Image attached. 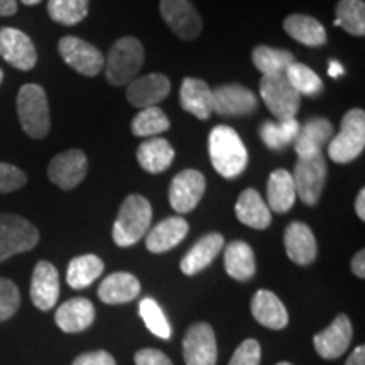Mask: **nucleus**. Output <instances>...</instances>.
Instances as JSON below:
<instances>
[{"mask_svg":"<svg viewBox=\"0 0 365 365\" xmlns=\"http://www.w3.org/2000/svg\"><path fill=\"white\" fill-rule=\"evenodd\" d=\"M208 154L218 175L234 180L245 171L249 153L237 130L228 125H217L208 135Z\"/></svg>","mask_w":365,"mask_h":365,"instance_id":"f257e3e1","label":"nucleus"},{"mask_svg":"<svg viewBox=\"0 0 365 365\" xmlns=\"http://www.w3.org/2000/svg\"><path fill=\"white\" fill-rule=\"evenodd\" d=\"M153 220V207L144 196L129 195L122 203L120 212L113 223L112 237L118 247H129L148 234Z\"/></svg>","mask_w":365,"mask_h":365,"instance_id":"f03ea898","label":"nucleus"},{"mask_svg":"<svg viewBox=\"0 0 365 365\" xmlns=\"http://www.w3.org/2000/svg\"><path fill=\"white\" fill-rule=\"evenodd\" d=\"M17 115L22 129L33 139H44L51 129L46 91L39 85L27 83L17 93Z\"/></svg>","mask_w":365,"mask_h":365,"instance_id":"7ed1b4c3","label":"nucleus"},{"mask_svg":"<svg viewBox=\"0 0 365 365\" xmlns=\"http://www.w3.org/2000/svg\"><path fill=\"white\" fill-rule=\"evenodd\" d=\"M144 65V48L139 39L127 38L118 39L108 51L105 63V76L113 86L129 85L139 75Z\"/></svg>","mask_w":365,"mask_h":365,"instance_id":"20e7f679","label":"nucleus"},{"mask_svg":"<svg viewBox=\"0 0 365 365\" xmlns=\"http://www.w3.org/2000/svg\"><path fill=\"white\" fill-rule=\"evenodd\" d=\"M365 148V112L352 108L341 118L340 132L328 143V156L333 163L346 164L357 159Z\"/></svg>","mask_w":365,"mask_h":365,"instance_id":"39448f33","label":"nucleus"},{"mask_svg":"<svg viewBox=\"0 0 365 365\" xmlns=\"http://www.w3.org/2000/svg\"><path fill=\"white\" fill-rule=\"evenodd\" d=\"M38 242L39 232L29 220L12 213H0V262L34 249Z\"/></svg>","mask_w":365,"mask_h":365,"instance_id":"423d86ee","label":"nucleus"},{"mask_svg":"<svg viewBox=\"0 0 365 365\" xmlns=\"http://www.w3.org/2000/svg\"><path fill=\"white\" fill-rule=\"evenodd\" d=\"M327 159L323 154H317L313 158L298 159L294 171L291 173L294 181L296 196L308 207H314L319 202L327 182Z\"/></svg>","mask_w":365,"mask_h":365,"instance_id":"0eeeda50","label":"nucleus"},{"mask_svg":"<svg viewBox=\"0 0 365 365\" xmlns=\"http://www.w3.org/2000/svg\"><path fill=\"white\" fill-rule=\"evenodd\" d=\"M259 90L269 112L277 117V120L296 117L301 107V95L289 85L284 75L262 76Z\"/></svg>","mask_w":365,"mask_h":365,"instance_id":"6e6552de","label":"nucleus"},{"mask_svg":"<svg viewBox=\"0 0 365 365\" xmlns=\"http://www.w3.org/2000/svg\"><path fill=\"white\" fill-rule=\"evenodd\" d=\"M59 54L65 59V63L75 71L83 76H97L105 65L103 54L100 49L86 41L75 38V36H66L59 41L58 44Z\"/></svg>","mask_w":365,"mask_h":365,"instance_id":"1a4fd4ad","label":"nucleus"},{"mask_svg":"<svg viewBox=\"0 0 365 365\" xmlns=\"http://www.w3.org/2000/svg\"><path fill=\"white\" fill-rule=\"evenodd\" d=\"M159 11L164 22L182 41H193L202 33V17L190 0H161Z\"/></svg>","mask_w":365,"mask_h":365,"instance_id":"9d476101","label":"nucleus"},{"mask_svg":"<svg viewBox=\"0 0 365 365\" xmlns=\"http://www.w3.org/2000/svg\"><path fill=\"white\" fill-rule=\"evenodd\" d=\"M217 355L218 349L213 328L203 322L191 325L182 340V357L186 365H215Z\"/></svg>","mask_w":365,"mask_h":365,"instance_id":"9b49d317","label":"nucleus"},{"mask_svg":"<svg viewBox=\"0 0 365 365\" xmlns=\"http://www.w3.org/2000/svg\"><path fill=\"white\" fill-rule=\"evenodd\" d=\"M207 180L200 171L185 170L173 178L170 203L178 213H190L202 202Z\"/></svg>","mask_w":365,"mask_h":365,"instance_id":"f8f14e48","label":"nucleus"},{"mask_svg":"<svg viewBox=\"0 0 365 365\" xmlns=\"http://www.w3.org/2000/svg\"><path fill=\"white\" fill-rule=\"evenodd\" d=\"M88 171V159L80 149H70L51 159L48 176L58 188L70 191L85 180Z\"/></svg>","mask_w":365,"mask_h":365,"instance_id":"ddd939ff","label":"nucleus"},{"mask_svg":"<svg viewBox=\"0 0 365 365\" xmlns=\"http://www.w3.org/2000/svg\"><path fill=\"white\" fill-rule=\"evenodd\" d=\"M0 56L9 65L21 71H29L36 66L38 53L29 36L14 27L0 29Z\"/></svg>","mask_w":365,"mask_h":365,"instance_id":"4468645a","label":"nucleus"},{"mask_svg":"<svg viewBox=\"0 0 365 365\" xmlns=\"http://www.w3.org/2000/svg\"><path fill=\"white\" fill-rule=\"evenodd\" d=\"M171 81L161 73H149V75L134 78L127 86L125 97L135 108L158 107L159 102L170 95Z\"/></svg>","mask_w":365,"mask_h":365,"instance_id":"2eb2a0df","label":"nucleus"},{"mask_svg":"<svg viewBox=\"0 0 365 365\" xmlns=\"http://www.w3.org/2000/svg\"><path fill=\"white\" fill-rule=\"evenodd\" d=\"M213 91V112L222 117H242L257 108V98L239 83L217 86Z\"/></svg>","mask_w":365,"mask_h":365,"instance_id":"dca6fc26","label":"nucleus"},{"mask_svg":"<svg viewBox=\"0 0 365 365\" xmlns=\"http://www.w3.org/2000/svg\"><path fill=\"white\" fill-rule=\"evenodd\" d=\"M352 336L354 328L349 317H346V314H339V317L333 319L331 325L328 327L327 330L319 331L313 336L314 350H317L322 359H339L340 355H344L345 350L349 349Z\"/></svg>","mask_w":365,"mask_h":365,"instance_id":"f3484780","label":"nucleus"},{"mask_svg":"<svg viewBox=\"0 0 365 365\" xmlns=\"http://www.w3.org/2000/svg\"><path fill=\"white\" fill-rule=\"evenodd\" d=\"M29 293L33 304L41 312H49L56 307L59 298V274L51 262L39 261L36 264Z\"/></svg>","mask_w":365,"mask_h":365,"instance_id":"a211bd4d","label":"nucleus"},{"mask_svg":"<svg viewBox=\"0 0 365 365\" xmlns=\"http://www.w3.org/2000/svg\"><path fill=\"white\" fill-rule=\"evenodd\" d=\"M284 247L287 257L298 266H309L318 254L317 239L307 223L293 222L284 232Z\"/></svg>","mask_w":365,"mask_h":365,"instance_id":"6ab92c4d","label":"nucleus"},{"mask_svg":"<svg viewBox=\"0 0 365 365\" xmlns=\"http://www.w3.org/2000/svg\"><path fill=\"white\" fill-rule=\"evenodd\" d=\"M333 125L330 120L323 117H313L299 129V134L294 140V150L299 159L313 158L322 154V148L330 143Z\"/></svg>","mask_w":365,"mask_h":365,"instance_id":"aec40b11","label":"nucleus"},{"mask_svg":"<svg viewBox=\"0 0 365 365\" xmlns=\"http://www.w3.org/2000/svg\"><path fill=\"white\" fill-rule=\"evenodd\" d=\"M95 319V308L90 299L73 298L68 299L56 309L54 322L65 333H80L91 327Z\"/></svg>","mask_w":365,"mask_h":365,"instance_id":"412c9836","label":"nucleus"},{"mask_svg":"<svg viewBox=\"0 0 365 365\" xmlns=\"http://www.w3.org/2000/svg\"><path fill=\"white\" fill-rule=\"evenodd\" d=\"M250 312L255 322L271 330H282L289 322V314L282 301L267 289H261L254 294Z\"/></svg>","mask_w":365,"mask_h":365,"instance_id":"4be33fe9","label":"nucleus"},{"mask_svg":"<svg viewBox=\"0 0 365 365\" xmlns=\"http://www.w3.org/2000/svg\"><path fill=\"white\" fill-rule=\"evenodd\" d=\"M188 222L182 217H170L159 222L148 234L145 247L153 254H163L175 249L188 234Z\"/></svg>","mask_w":365,"mask_h":365,"instance_id":"5701e85b","label":"nucleus"},{"mask_svg":"<svg viewBox=\"0 0 365 365\" xmlns=\"http://www.w3.org/2000/svg\"><path fill=\"white\" fill-rule=\"evenodd\" d=\"M181 107L200 120H207L213 113V91L203 80L185 78L180 90Z\"/></svg>","mask_w":365,"mask_h":365,"instance_id":"b1692460","label":"nucleus"},{"mask_svg":"<svg viewBox=\"0 0 365 365\" xmlns=\"http://www.w3.org/2000/svg\"><path fill=\"white\" fill-rule=\"evenodd\" d=\"M235 215L239 222L250 228H255V230H264L272 222V213L267 203L264 202L259 191L252 188L242 191L235 205Z\"/></svg>","mask_w":365,"mask_h":365,"instance_id":"393cba45","label":"nucleus"},{"mask_svg":"<svg viewBox=\"0 0 365 365\" xmlns=\"http://www.w3.org/2000/svg\"><path fill=\"white\" fill-rule=\"evenodd\" d=\"M140 293V282L130 272H113L98 287V298L105 304H124Z\"/></svg>","mask_w":365,"mask_h":365,"instance_id":"a878e982","label":"nucleus"},{"mask_svg":"<svg viewBox=\"0 0 365 365\" xmlns=\"http://www.w3.org/2000/svg\"><path fill=\"white\" fill-rule=\"evenodd\" d=\"M223 237L220 234H208L200 239L190 252L182 257L181 271L186 276H195V274L202 272L207 269L210 264L215 261V257L220 254L223 249Z\"/></svg>","mask_w":365,"mask_h":365,"instance_id":"bb28decb","label":"nucleus"},{"mask_svg":"<svg viewBox=\"0 0 365 365\" xmlns=\"http://www.w3.org/2000/svg\"><path fill=\"white\" fill-rule=\"evenodd\" d=\"M284 31L298 43L308 48H319L328 41L325 27L319 21L304 14H291L284 19Z\"/></svg>","mask_w":365,"mask_h":365,"instance_id":"cd10ccee","label":"nucleus"},{"mask_svg":"<svg viewBox=\"0 0 365 365\" xmlns=\"http://www.w3.org/2000/svg\"><path fill=\"white\" fill-rule=\"evenodd\" d=\"M173 159H175V149L161 137H150L137 149V161L140 168L150 175H159V173L166 171L173 164Z\"/></svg>","mask_w":365,"mask_h":365,"instance_id":"c85d7f7f","label":"nucleus"},{"mask_svg":"<svg viewBox=\"0 0 365 365\" xmlns=\"http://www.w3.org/2000/svg\"><path fill=\"white\" fill-rule=\"evenodd\" d=\"M296 188L293 176L286 170H276L271 173L267 181V207L271 212L286 213L294 207Z\"/></svg>","mask_w":365,"mask_h":365,"instance_id":"c756f323","label":"nucleus"},{"mask_svg":"<svg viewBox=\"0 0 365 365\" xmlns=\"http://www.w3.org/2000/svg\"><path fill=\"white\" fill-rule=\"evenodd\" d=\"M225 269L237 281H249L255 274L254 250L242 240L230 242L225 249Z\"/></svg>","mask_w":365,"mask_h":365,"instance_id":"7c9ffc66","label":"nucleus"},{"mask_svg":"<svg viewBox=\"0 0 365 365\" xmlns=\"http://www.w3.org/2000/svg\"><path fill=\"white\" fill-rule=\"evenodd\" d=\"M252 61L262 76L286 75V70L296 63L294 54L286 49L271 48V46H255L252 51Z\"/></svg>","mask_w":365,"mask_h":365,"instance_id":"2f4dec72","label":"nucleus"},{"mask_svg":"<svg viewBox=\"0 0 365 365\" xmlns=\"http://www.w3.org/2000/svg\"><path fill=\"white\" fill-rule=\"evenodd\" d=\"M103 261L95 254L78 255L70 262L66 272V282L73 289H85L95 282L103 272Z\"/></svg>","mask_w":365,"mask_h":365,"instance_id":"473e14b6","label":"nucleus"},{"mask_svg":"<svg viewBox=\"0 0 365 365\" xmlns=\"http://www.w3.org/2000/svg\"><path fill=\"white\" fill-rule=\"evenodd\" d=\"M299 122L296 118H287V120H277V122H264L261 125L262 143L272 150H281L291 145L296 140L299 134Z\"/></svg>","mask_w":365,"mask_h":365,"instance_id":"72a5a7b5","label":"nucleus"},{"mask_svg":"<svg viewBox=\"0 0 365 365\" xmlns=\"http://www.w3.org/2000/svg\"><path fill=\"white\" fill-rule=\"evenodd\" d=\"M335 26L349 34L362 38L365 34V4L364 0H339L335 7Z\"/></svg>","mask_w":365,"mask_h":365,"instance_id":"f704fd0d","label":"nucleus"},{"mask_svg":"<svg viewBox=\"0 0 365 365\" xmlns=\"http://www.w3.org/2000/svg\"><path fill=\"white\" fill-rule=\"evenodd\" d=\"M171 122L159 107L143 108L132 120V134L135 137H156L170 129Z\"/></svg>","mask_w":365,"mask_h":365,"instance_id":"c9c22d12","label":"nucleus"},{"mask_svg":"<svg viewBox=\"0 0 365 365\" xmlns=\"http://www.w3.org/2000/svg\"><path fill=\"white\" fill-rule=\"evenodd\" d=\"M90 0H49L48 14L54 22L75 26L88 16Z\"/></svg>","mask_w":365,"mask_h":365,"instance_id":"e433bc0d","label":"nucleus"},{"mask_svg":"<svg viewBox=\"0 0 365 365\" xmlns=\"http://www.w3.org/2000/svg\"><path fill=\"white\" fill-rule=\"evenodd\" d=\"M286 80L289 85L298 91L299 95H307V97H314V95L322 93L323 81L314 73L312 68L303 65V63H293L286 70Z\"/></svg>","mask_w":365,"mask_h":365,"instance_id":"4c0bfd02","label":"nucleus"},{"mask_svg":"<svg viewBox=\"0 0 365 365\" xmlns=\"http://www.w3.org/2000/svg\"><path fill=\"white\" fill-rule=\"evenodd\" d=\"M139 314L140 318L144 319L145 327H148V330L153 333V335H156L158 339H163V340L171 339V333H173L171 325L156 299L144 298L140 301Z\"/></svg>","mask_w":365,"mask_h":365,"instance_id":"58836bf2","label":"nucleus"},{"mask_svg":"<svg viewBox=\"0 0 365 365\" xmlns=\"http://www.w3.org/2000/svg\"><path fill=\"white\" fill-rule=\"evenodd\" d=\"M21 293L11 279L0 277V323L12 318L19 309Z\"/></svg>","mask_w":365,"mask_h":365,"instance_id":"ea45409f","label":"nucleus"},{"mask_svg":"<svg viewBox=\"0 0 365 365\" xmlns=\"http://www.w3.org/2000/svg\"><path fill=\"white\" fill-rule=\"evenodd\" d=\"M228 365H261V345L257 340H244L237 346Z\"/></svg>","mask_w":365,"mask_h":365,"instance_id":"a19ab883","label":"nucleus"},{"mask_svg":"<svg viewBox=\"0 0 365 365\" xmlns=\"http://www.w3.org/2000/svg\"><path fill=\"white\" fill-rule=\"evenodd\" d=\"M27 182V176L19 168L12 164L0 163V195L12 193V191L21 190Z\"/></svg>","mask_w":365,"mask_h":365,"instance_id":"79ce46f5","label":"nucleus"},{"mask_svg":"<svg viewBox=\"0 0 365 365\" xmlns=\"http://www.w3.org/2000/svg\"><path fill=\"white\" fill-rule=\"evenodd\" d=\"M135 365H173V362L161 350L143 349L134 355Z\"/></svg>","mask_w":365,"mask_h":365,"instance_id":"37998d69","label":"nucleus"},{"mask_svg":"<svg viewBox=\"0 0 365 365\" xmlns=\"http://www.w3.org/2000/svg\"><path fill=\"white\" fill-rule=\"evenodd\" d=\"M73 365H117L115 359L105 350H97V352L83 354L75 359Z\"/></svg>","mask_w":365,"mask_h":365,"instance_id":"c03bdc74","label":"nucleus"},{"mask_svg":"<svg viewBox=\"0 0 365 365\" xmlns=\"http://www.w3.org/2000/svg\"><path fill=\"white\" fill-rule=\"evenodd\" d=\"M352 272L355 276L364 279L365 277V250H359L352 259Z\"/></svg>","mask_w":365,"mask_h":365,"instance_id":"a18cd8bd","label":"nucleus"},{"mask_svg":"<svg viewBox=\"0 0 365 365\" xmlns=\"http://www.w3.org/2000/svg\"><path fill=\"white\" fill-rule=\"evenodd\" d=\"M345 365H365V346L359 345L357 349L350 354V357L346 359Z\"/></svg>","mask_w":365,"mask_h":365,"instance_id":"49530a36","label":"nucleus"},{"mask_svg":"<svg viewBox=\"0 0 365 365\" xmlns=\"http://www.w3.org/2000/svg\"><path fill=\"white\" fill-rule=\"evenodd\" d=\"M17 12L16 0H0V17L14 16Z\"/></svg>","mask_w":365,"mask_h":365,"instance_id":"de8ad7c7","label":"nucleus"},{"mask_svg":"<svg viewBox=\"0 0 365 365\" xmlns=\"http://www.w3.org/2000/svg\"><path fill=\"white\" fill-rule=\"evenodd\" d=\"M355 213L360 220H365V190L359 191L357 198H355Z\"/></svg>","mask_w":365,"mask_h":365,"instance_id":"09e8293b","label":"nucleus"},{"mask_svg":"<svg viewBox=\"0 0 365 365\" xmlns=\"http://www.w3.org/2000/svg\"><path fill=\"white\" fill-rule=\"evenodd\" d=\"M345 73V68L340 65L339 61H330V66H328V75L331 76V78H339Z\"/></svg>","mask_w":365,"mask_h":365,"instance_id":"8fccbe9b","label":"nucleus"},{"mask_svg":"<svg viewBox=\"0 0 365 365\" xmlns=\"http://www.w3.org/2000/svg\"><path fill=\"white\" fill-rule=\"evenodd\" d=\"M22 4H26V6H36V4H39L41 0H21Z\"/></svg>","mask_w":365,"mask_h":365,"instance_id":"3c124183","label":"nucleus"},{"mask_svg":"<svg viewBox=\"0 0 365 365\" xmlns=\"http://www.w3.org/2000/svg\"><path fill=\"white\" fill-rule=\"evenodd\" d=\"M2 80H4V73H2V70H0V83H2Z\"/></svg>","mask_w":365,"mask_h":365,"instance_id":"603ef678","label":"nucleus"},{"mask_svg":"<svg viewBox=\"0 0 365 365\" xmlns=\"http://www.w3.org/2000/svg\"><path fill=\"white\" fill-rule=\"evenodd\" d=\"M277 365H291V364L289 362H279Z\"/></svg>","mask_w":365,"mask_h":365,"instance_id":"864d4df0","label":"nucleus"}]
</instances>
